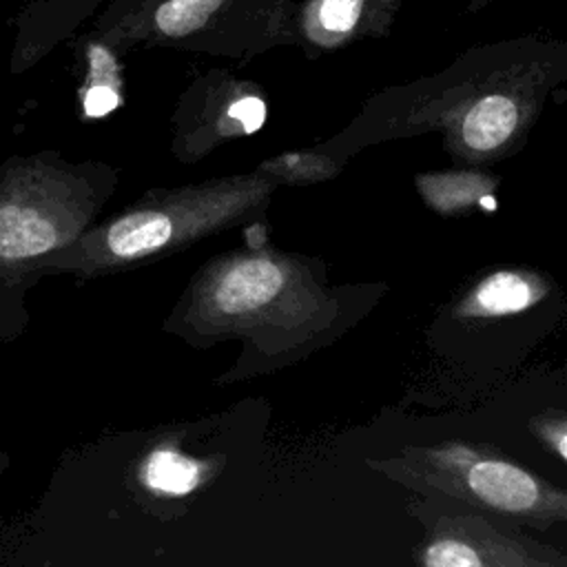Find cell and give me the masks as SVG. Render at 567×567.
<instances>
[{
	"label": "cell",
	"mask_w": 567,
	"mask_h": 567,
	"mask_svg": "<svg viewBox=\"0 0 567 567\" xmlns=\"http://www.w3.org/2000/svg\"><path fill=\"white\" fill-rule=\"evenodd\" d=\"M388 284H328L321 257L275 246H239L206 259L162 321L190 348L237 341L217 385L252 381L306 361L354 328Z\"/></svg>",
	"instance_id": "6da1fadb"
},
{
	"label": "cell",
	"mask_w": 567,
	"mask_h": 567,
	"mask_svg": "<svg viewBox=\"0 0 567 567\" xmlns=\"http://www.w3.org/2000/svg\"><path fill=\"white\" fill-rule=\"evenodd\" d=\"M567 80V42L516 35L456 55L447 66L372 93L334 135L315 144L346 162L368 146L439 133L456 166L487 168L529 137Z\"/></svg>",
	"instance_id": "7a4b0ae2"
},
{
	"label": "cell",
	"mask_w": 567,
	"mask_h": 567,
	"mask_svg": "<svg viewBox=\"0 0 567 567\" xmlns=\"http://www.w3.org/2000/svg\"><path fill=\"white\" fill-rule=\"evenodd\" d=\"M277 188L257 171L151 188L120 213L93 221L66 248L40 259L31 275L89 279L166 259L230 228L261 221Z\"/></svg>",
	"instance_id": "3957f363"
},
{
	"label": "cell",
	"mask_w": 567,
	"mask_h": 567,
	"mask_svg": "<svg viewBox=\"0 0 567 567\" xmlns=\"http://www.w3.org/2000/svg\"><path fill=\"white\" fill-rule=\"evenodd\" d=\"M120 171L100 159H66L60 151L11 155L0 166V279L73 244L115 193Z\"/></svg>",
	"instance_id": "277c9868"
},
{
	"label": "cell",
	"mask_w": 567,
	"mask_h": 567,
	"mask_svg": "<svg viewBox=\"0 0 567 567\" xmlns=\"http://www.w3.org/2000/svg\"><path fill=\"white\" fill-rule=\"evenodd\" d=\"M295 0H106L93 33L124 55L171 47L248 60L299 47Z\"/></svg>",
	"instance_id": "5b68a950"
},
{
	"label": "cell",
	"mask_w": 567,
	"mask_h": 567,
	"mask_svg": "<svg viewBox=\"0 0 567 567\" xmlns=\"http://www.w3.org/2000/svg\"><path fill=\"white\" fill-rule=\"evenodd\" d=\"M379 472L425 494L443 496L512 525L549 529L567 520V492L485 443L447 439L403 447L368 461Z\"/></svg>",
	"instance_id": "8992f818"
},
{
	"label": "cell",
	"mask_w": 567,
	"mask_h": 567,
	"mask_svg": "<svg viewBox=\"0 0 567 567\" xmlns=\"http://www.w3.org/2000/svg\"><path fill=\"white\" fill-rule=\"evenodd\" d=\"M268 120V93L228 69L197 75L177 97L171 113V153L184 162H202L219 146L257 133Z\"/></svg>",
	"instance_id": "52a82bcc"
},
{
	"label": "cell",
	"mask_w": 567,
	"mask_h": 567,
	"mask_svg": "<svg viewBox=\"0 0 567 567\" xmlns=\"http://www.w3.org/2000/svg\"><path fill=\"white\" fill-rule=\"evenodd\" d=\"M416 567H567L551 545L483 512L439 514L414 549Z\"/></svg>",
	"instance_id": "ba28073f"
},
{
	"label": "cell",
	"mask_w": 567,
	"mask_h": 567,
	"mask_svg": "<svg viewBox=\"0 0 567 567\" xmlns=\"http://www.w3.org/2000/svg\"><path fill=\"white\" fill-rule=\"evenodd\" d=\"M551 290L554 279L536 268L501 266L476 277L447 315L456 321H498L538 308Z\"/></svg>",
	"instance_id": "9c48e42d"
},
{
	"label": "cell",
	"mask_w": 567,
	"mask_h": 567,
	"mask_svg": "<svg viewBox=\"0 0 567 567\" xmlns=\"http://www.w3.org/2000/svg\"><path fill=\"white\" fill-rule=\"evenodd\" d=\"M182 434L153 439L133 465V481L144 496L155 501H179L206 487L221 470L224 458H202L186 452Z\"/></svg>",
	"instance_id": "30bf717a"
},
{
	"label": "cell",
	"mask_w": 567,
	"mask_h": 567,
	"mask_svg": "<svg viewBox=\"0 0 567 567\" xmlns=\"http://www.w3.org/2000/svg\"><path fill=\"white\" fill-rule=\"evenodd\" d=\"M299 47L334 51L363 35H385L374 0H303L295 11Z\"/></svg>",
	"instance_id": "8fae6325"
},
{
	"label": "cell",
	"mask_w": 567,
	"mask_h": 567,
	"mask_svg": "<svg viewBox=\"0 0 567 567\" xmlns=\"http://www.w3.org/2000/svg\"><path fill=\"white\" fill-rule=\"evenodd\" d=\"M106 0H42L18 16V40L11 71L22 73L42 60L62 38L71 35Z\"/></svg>",
	"instance_id": "7c38bea8"
},
{
	"label": "cell",
	"mask_w": 567,
	"mask_h": 567,
	"mask_svg": "<svg viewBox=\"0 0 567 567\" xmlns=\"http://www.w3.org/2000/svg\"><path fill=\"white\" fill-rule=\"evenodd\" d=\"M501 175L478 166H452L416 173L414 188L421 202L441 217L470 215L478 208H494Z\"/></svg>",
	"instance_id": "4fadbf2b"
},
{
	"label": "cell",
	"mask_w": 567,
	"mask_h": 567,
	"mask_svg": "<svg viewBox=\"0 0 567 567\" xmlns=\"http://www.w3.org/2000/svg\"><path fill=\"white\" fill-rule=\"evenodd\" d=\"M82 80L78 102L82 120H102L124 104V53L89 31L80 40Z\"/></svg>",
	"instance_id": "5bb4252c"
},
{
	"label": "cell",
	"mask_w": 567,
	"mask_h": 567,
	"mask_svg": "<svg viewBox=\"0 0 567 567\" xmlns=\"http://www.w3.org/2000/svg\"><path fill=\"white\" fill-rule=\"evenodd\" d=\"M348 162L317 146L286 151L261 159L252 171L268 177L277 186H312L337 179Z\"/></svg>",
	"instance_id": "9a60e30c"
},
{
	"label": "cell",
	"mask_w": 567,
	"mask_h": 567,
	"mask_svg": "<svg viewBox=\"0 0 567 567\" xmlns=\"http://www.w3.org/2000/svg\"><path fill=\"white\" fill-rule=\"evenodd\" d=\"M532 434L558 461H567V414L563 410H547L529 421Z\"/></svg>",
	"instance_id": "2e32d148"
},
{
	"label": "cell",
	"mask_w": 567,
	"mask_h": 567,
	"mask_svg": "<svg viewBox=\"0 0 567 567\" xmlns=\"http://www.w3.org/2000/svg\"><path fill=\"white\" fill-rule=\"evenodd\" d=\"M374 4H377V11H379L383 24L390 29V24H392V20H394V16H396V9H399V4H401V0H374Z\"/></svg>",
	"instance_id": "e0dca14e"
},
{
	"label": "cell",
	"mask_w": 567,
	"mask_h": 567,
	"mask_svg": "<svg viewBox=\"0 0 567 567\" xmlns=\"http://www.w3.org/2000/svg\"><path fill=\"white\" fill-rule=\"evenodd\" d=\"M7 461H9V458H7V454H2V452H0V474H2V470L7 467Z\"/></svg>",
	"instance_id": "ac0fdd59"
}]
</instances>
